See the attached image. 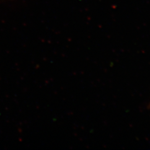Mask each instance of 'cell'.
I'll return each instance as SVG.
<instances>
[]
</instances>
